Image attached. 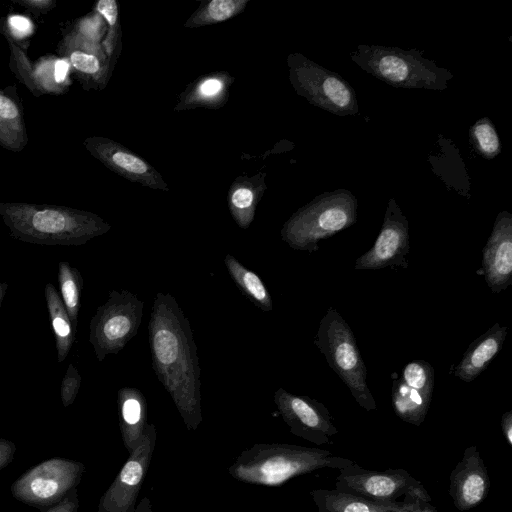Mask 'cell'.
I'll return each mask as SVG.
<instances>
[{
    "label": "cell",
    "instance_id": "obj_1",
    "mask_svg": "<svg viewBox=\"0 0 512 512\" xmlns=\"http://www.w3.org/2000/svg\"><path fill=\"white\" fill-rule=\"evenodd\" d=\"M148 334L153 370L194 431L203 420L197 346L189 319L170 293L156 294Z\"/></svg>",
    "mask_w": 512,
    "mask_h": 512
},
{
    "label": "cell",
    "instance_id": "obj_2",
    "mask_svg": "<svg viewBox=\"0 0 512 512\" xmlns=\"http://www.w3.org/2000/svg\"><path fill=\"white\" fill-rule=\"evenodd\" d=\"M0 216L11 237L40 245L79 246L111 229L94 213L62 206L0 203Z\"/></svg>",
    "mask_w": 512,
    "mask_h": 512
},
{
    "label": "cell",
    "instance_id": "obj_3",
    "mask_svg": "<svg viewBox=\"0 0 512 512\" xmlns=\"http://www.w3.org/2000/svg\"><path fill=\"white\" fill-rule=\"evenodd\" d=\"M353 460L330 451L290 444H255L243 450L228 473L236 480L280 486L288 480L323 468L342 469Z\"/></svg>",
    "mask_w": 512,
    "mask_h": 512
},
{
    "label": "cell",
    "instance_id": "obj_4",
    "mask_svg": "<svg viewBox=\"0 0 512 512\" xmlns=\"http://www.w3.org/2000/svg\"><path fill=\"white\" fill-rule=\"evenodd\" d=\"M350 58L368 74L397 88L442 91L454 77L416 49L360 44Z\"/></svg>",
    "mask_w": 512,
    "mask_h": 512
},
{
    "label": "cell",
    "instance_id": "obj_5",
    "mask_svg": "<svg viewBox=\"0 0 512 512\" xmlns=\"http://www.w3.org/2000/svg\"><path fill=\"white\" fill-rule=\"evenodd\" d=\"M357 208L356 197L347 189L324 192L292 214L281 238L295 250L315 252L320 240L355 224Z\"/></svg>",
    "mask_w": 512,
    "mask_h": 512
},
{
    "label": "cell",
    "instance_id": "obj_6",
    "mask_svg": "<svg viewBox=\"0 0 512 512\" xmlns=\"http://www.w3.org/2000/svg\"><path fill=\"white\" fill-rule=\"evenodd\" d=\"M314 344L356 402L367 411L376 410V401L367 383V368L353 331L333 307L328 308L320 320Z\"/></svg>",
    "mask_w": 512,
    "mask_h": 512
},
{
    "label": "cell",
    "instance_id": "obj_7",
    "mask_svg": "<svg viewBox=\"0 0 512 512\" xmlns=\"http://www.w3.org/2000/svg\"><path fill=\"white\" fill-rule=\"evenodd\" d=\"M338 472L336 490L359 496L388 511L395 512L422 502L431 503L422 483L404 469L372 471L354 462Z\"/></svg>",
    "mask_w": 512,
    "mask_h": 512
},
{
    "label": "cell",
    "instance_id": "obj_8",
    "mask_svg": "<svg viewBox=\"0 0 512 512\" xmlns=\"http://www.w3.org/2000/svg\"><path fill=\"white\" fill-rule=\"evenodd\" d=\"M289 80L299 96L310 104L338 116L357 115L354 88L338 73L324 68L301 53L287 58Z\"/></svg>",
    "mask_w": 512,
    "mask_h": 512
},
{
    "label": "cell",
    "instance_id": "obj_9",
    "mask_svg": "<svg viewBox=\"0 0 512 512\" xmlns=\"http://www.w3.org/2000/svg\"><path fill=\"white\" fill-rule=\"evenodd\" d=\"M143 308L144 302L130 291L109 292L107 301L97 308L89 325V341L98 361L117 354L137 334Z\"/></svg>",
    "mask_w": 512,
    "mask_h": 512
},
{
    "label": "cell",
    "instance_id": "obj_10",
    "mask_svg": "<svg viewBox=\"0 0 512 512\" xmlns=\"http://www.w3.org/2000/svg\"><path fill=\"white\" fill-rule=\"evenodd\" d=\"M85 466L81 462L51 458L22 474L11 486L19 501L37 508L61 502L80 483Z\"/></svg>",
    "mask_w": 512,
    "mask_h": 512
},
{
    "label": "cell",
    "instance_id": "obj_11",
    "mask_svg": "<svg viewBox=\"0 0 512 512\" xmlns=\"http://www.w3.org/2000/svg\"><path fill=\"white\" fill-rule=\"evenodd\" d=\"M156 438L155 426L148 424L141 443L101 497L99 512H135L136 499L150 466Z\"/></svg>",
    "mask_w": 512,
    "mask_h": 512
},
{
    "label": "cell",
    "instance_id": "obj_12",
    "mask_svg": "<svg viewBox=\"0 0 512 512\" xmlns=\"http://www.w3.org/2000/svg\"><path fill=\"white\" fill-rule=\"evenodd\" d=\"M274 402L295 436L320 446L330 443L338 433L328 409L315 399L278 388L274 393Z\"/></svg>",
    "mask_w": 512,
    "mask_h": 512
},
{
    "label": "cell",
    "instance_id": "obj_13",
    "mask_svg": "<svg viewBox=\"0 0 512 512\" xmlns=\"http://www.w3.org/2000/svg\"><path fill=\"white\" fill-rule=\"evenodd\" d=\"M409 223L395 198H390L384 214V221L374 245L357 258V270H376L385 267H408Z\"/></svg>",
    "mask_w": 512,
    "mask_h": 512
},
{
    "label": "cell",
    "instance_id": "obj_14",
    "mask_svg": "<svg viewBox=\"0 0 512 512\" xmlns=\"http://www.w3.org/2000/svg\"><path fill=\"white\" fill-rule=\"evenodd\" d=\"M84 144L94 157L131 182L152 189L169 190L155 168L119 143L103 137H90Z\"/></svg>",
    "mask_w": 512,
    "mask_h": 512
},
{
    "label": "cell",
    "instance_id": "obj_15",
    "mask_svg": "<svg viewBox=\"0 0 512 512\" xmlns=\"http://www.w3.org/2000/svg\"><path fill=\"white\" fill-rule=\"evenodd\" d=\"M449 480L448 492L459 511H468L485 500L490 489V478L476 446L464 450Z\"/></svg>",
    "mask_w": 512,
    "mask_h": 512
},
{
    "label": "cell",
    "instance_id": "obj_16",
    "mask_svg": "<svg viewBox=\"0 0 512 512\" xmlns=\"http://www.w3.org/2000/svg\"><path fill=\"white\" fill-rule=\"evenodd\" d=\"M485 281L493 293L512 284V214L501 211L482 251Z\"/></svg>",
    "mask_w": 512,
    "mask_h": 512
},
{
    "label": "cell",
    "instance_id": "obj_17",
    "mask_svg": "<svg viewBox=\"0 0 512 512\" xmlns=\"http://www.w3.org/2000/svg\"><path fill=\"white\" fill-rule=\"evenodd\" d=\"M507 327L495 323L473 341L454 370V375L464 382H472L490 364L505 342Z\"/></svg>",
    "mask_w": 512,
    "mask_h": 512
},
{
    "label": "cell",
    "instance_id": "obj_18",
    "mask_svg": "<svg viewBox=\"0 0 512 512\" xmlns=\"http://www.w3.org/2000/svg\"><path fill=\"white\" fill-rule=\"evenodd\" d=\"M119 426L129 455L141 443L147 423L148 406L143 393L134 387H123L117 393Z\"/></svg>",
    "mask_w": 512,
    "mask_h": 512
},
{
    "label": "cell",
    "instance_id": "obj_19",
    "mask_svg": "<svg viewBox=\"0 0 512 512\" xmlns=\"http://www.w3.org/2000/svg\"><path fill=\"white\" fill-rule=\"evenodd\" d=\"M266 185L264 174L253 177L240 176L231 185L228 192V206L236 224L246 229L252 223L255 210Z\"/></svg>",
    "mask_w": 512,
    "mask_h": 512
},
{
    "label": "cell",
    "instance_id": "obj_20",
    "mask_svg": "<svg viewBox=\"0 0 512 512\" xmlns=\"http://www.w3.org/2000/svg\"><path fill=\"white\" fill-rule=\"evenodd\" d=\"M232 82L233 78L224 72L204 76L182 93L175 110L220 107L227 100L228 89Z\"/></svg>",
    "mask_w": 512,
    "mask_h": 512
},
{
    "label": "cell",
    "instance_id": "obj_21",
    "mask_svg": "<svg viewBox=\"0 0 512 512\" xmlns=\"http://www.w3.org/2000/svg\"><path fill=\"white\" fill-rule=\"evenodd\" d=\"M44 294L55 337L57 361L61 363L74 344L76 327L72 324L66 307L52 283L45 285Z\"/></svg>",
    "mask_w": 512,
    "mask_h": 512
},
{
    "label": "cell",
    "instance_id": "obj_22",
    "mask_svg": "<svg viewBox=\"0 0 512 512\" xmlns=\"http://www.w3.org/2000/svg\"><path fill=\"white\" fill-rule=\"evenodd\" d=\"M75 49L70 52L72 66L80 73L89 76L100 86H105L109 72V58L101 45L81 36L74 41Z\"/></svg>",
    "mask_w": 512,
    "mask_h": 512
},
{
    "label": "cell",
    "instance_id": "obj_23",
    "mask_svg": "<svg viewBox=\"0 0 512 512\" xmlns=\"http://www.w3.org/2000/svg\"><path fill=\"white\" fill-rule=\"evenodd\" d=\"M432 395L408 386L401 378L394 380L392 405L403 421L419 426L428 412Z\"/></svg>",
    "mask_w": 512,
    "mask_h": 512
},
{
    "label": "cell",
    "instance_id": "obj_24",
    "mask_svg": "<svg viewBox=\"0 0 512 512\" xmlns=\"http://www.w3.org/2000/svg\"><path fill=\"white\" fill-rule=\"evenodd\" d=\"M224 263L242 294L262 311H271L272 298L261 278L230 254L225 256Z\"/></svg>",
    "mask_w": 512,
    "mask_h": 512
},
{
    "label": "cell",
    "instance_id": "obj_25",
    "mask_svg": "<svg viewBox=\"0 0 512 512\" xmlns=\"http://www.w3.org/2000/svg\"><path fill=\"white\" fill-rule=\"evenodd\" d=\"M317 512H391L359 496L336 489L311 491Z\"/></svg>",
    "mask_w": 512,
    "mask_h": 512
},
{
    "label": "cell",
    "instance_id": "obj_26",
    "mask_svg": "<svg viewBox=\"0 0 512 512\" xmlns=\"http://www.w3.org/2000/svg\"><path fill=\"white\" fill-rule=\"evenodd\" d=\"M25 143V125L19 106L0 91V145L18 151Z\"/></svg>",
    "mask_w": 512,
    "mask_h": 512
},
{
    "label": "cell",
    "instance_id": "obj_27",
    "mask_svg": "<svg viewBox=\"0 0 512 512\" xmlns=\"http://www.w3.org/2000/svg\"><path fill=\"white\" fill-rule=\"evenodd\" d=\"M248 0L202 1L200 7L186 21L185 27L195 28L226 21L242 12Z\"/></svg>",
    "mask_w": 512,
    "mask_h": 512
},
{
    "label": "cell",
    "instance_id": "obj_28",
    "mask_svg": "<svg viewBox=\"0 0 512 512\" xmlns=\"http://www.w3.org/2000/svg\"><path fill=\"white\" fill-rule=\"evenodd\" d=\"M58 285L61 299L66 307L72 324L76 327L78 314L81 307V294L83 289V278L75 267L67 261L58 264Z\"/></svg>",
    "mask_w": 512,
    "mask_h": 512
},
{
    "label": "cell",
    "instance_id": "obj_29",
    "mask_svg": "<svg viewBox=\"0 0 512 512\" xmlns=\"http://www.w3.org/2000/svg\"><path fill=\"white\" fill-rule=\"evenodd\" d=\"M469 137L476 152L487 160L495 158L501 152L500 138L488 117L480 118L470 127Z\"/></svg>",
    "mask_w": 512,
    "mask_h": 512
},
{
    "label": "cell",
    "instance_id": "obj_30",
    "mask_svg": "<svg viewBox=\"0 0 512 512\" xmlns=\"http://www.w3.org/2000/svg\"><path fill=\"white\" fill-rule=\"evenodd\" d=\"M400 378L410 387L431 394L434 389V369L424 360L409 362L402 371Z\"/></svg>",
    "mask_w": 512,
    "mask_h": 512
},
{
    "label": "cell",
    "instance_id": "obj_31",
    "mask_svg": "<svg viewBox=\"0 0 512 512\" xmlns=\"http://www.w3.org/2000/svg\"><path fill=\"white\" fill-rule=\"evenodd\" d=\"M96 11L108 24V34L102 48L110 59L116 51V44L120 34L118 5L115 0H99L96 4Z\"/></svg>",
    "mask_w": 512,
    "mask_h": 512
},
{
    "label": "cell",
    "instance_id": "obj_32",
    "mask_svg": "<svg viewBox=\"0 0 512 512\" xmlns=\"http://www.w3.org/2000/svg\"><path fill=\"white\" fill-rule=\"evenodd\" d=\"M81 381L82 378L77 368L73 364H69L60 387V395L64 407H68L74 402L80 390Z\"/></svg>",
    "mask_w": 512,
    "mask_h": 512
},
{
    "label": "cell",
    "instance_id": "obj_33",
    "mask_svg": "<svg viewBox=\"0 0 512 512\" xmlns=\"http://www.w3.org/2000/svg\"><path fill=\"white\" fill-rule=\"evenodd\" d=\"M105 31L104 19L98 14L86 17L79 25V33L84 38L99 43Z\"/></svg>",
    "mask_w": 512,
    "mask_h": 512
},
{
    "label": "cell",
    "instance_id": "obj_34",
    "mask_svg": "<svg viewBox=\"0 0 512 512\" xmlns=\"http://www.w3.org/2000/svg\"><path fill=\"white\" fill-rule=\"evenodd\" d=\"M8 25L11 33L18 39H22L30 35L33 29L31 21L27 17L21 15L10 16L8 19Z\"/></svg>",
    "mask_w": 512,
    "mask_h": 512
},
{
    "label": "cell",
    "instance_id": "obj_35",
    "mask_svg": "<svg viewBox=\"0 0 512 512\" xmlns=\"http://www.w3.org/2000/svg\"><path fill=\"white\" fill-rule=\"evenodd\" d=\"M79 500L76 489L71 491L61 502L43 512H78Z\"/></svg>",
    "mask_w": 512,
    "mask_h": 512
},
{
    "label": "cell",
    "instance_id": "obj_36",
    "mask_svg": "<svg viewBox=\"0 0 512 512\" xmlns=\"http://www.w3.org/2000/svg\"><path fill=\"white\" fill-rule=\"evenodd\" d=\"M15 451L16 446L12 441L0 438V470L11 463Z\"/></svg>",
    "mask_w": 512,
    "mask_h": 512
},
{
    "label": "cell",
    "instance_id": "obj_37",
    "mask_svg": "<svg viewBox=\"0 0 512 512\" xmlns=\"http://www.w3.org/2000/svg\"><path fill=\"white\" fill-rule=\"evenodd\" d=\"M69 72V63L65 59H58L54 63V81L63 83Z\"/></svg>",
    "mask_w": 512,
    "mask_h": 512
},
{
    "label": "cell",
    "instance_id": "obj_38",
    "mask_svg": "<svg viewBox=\"0 0 512 512\" xmlns=\"http://www.w3.org/2000/svg\"><path fill=\"white\" fill-rule=\"evenodd\" d=\"M501 428L507 444L512 446V410H509L502 415Z\"/></svg>",
    "mask_w": 512,
    "mask_h": 512
},
{
    "label": "cell",
    "instance_id": "obj_39",
    "mask_svg": "<svg viewBox=\"0 0 512 512\" xmlns=\"http://www.w3.org/2000/svg\"><path fill=\"white\" fill-rule=\"evenodd\" d=\"M395 512H439L430 503L422 502Z\"/></svg>",
    "mask_w": 512,
    "mask_h": 512
},
{
    "label": "cell",
    "instance_id": "obj_40",
    "mask_svg": "<svg viewBox=\"0 0 512 512\" xmlns=\"http://www.w3.org/2000/svg\"><path fill=\"white\" fill-rule=\"evenodd\" d=\"M22 3L23 4L25 3L29 7H33V8H37V9H40V8L48 9L49 5L51 4V1H46V0H41V1H22Z\"/></svg>",
    "mask_w": 512,
    "mask_h": 512
},
{
    "label": "cell",
    "instance_id": "obj_41",
    "mask_svg": "<svg viewBox=\"0 0 512 512\" xmlns=\"http://www.w3.org/2000/svg\"><path fill=\"white\" fill-rule=\"evenodd\" d=\"M135 512H152L151 503L148 497H144Z\"/></svg>",
    "mask_w": 512,
    "mask_h": 512
},
{
    "label": "cell",
    "instance_id": "obj_42",
    "mask_svg": "<svg viewBox=\"0 0 512 512\" xmlns=\"http://www.w3.org/2000/svg\"><path fill=\"white\" fill-rule=\"evenodd\" d=\"M7 289H8V283L7 282H1L0 283V309H1L4 297H5V294L7 292Z\"/></svg>",
    "mask_w": 512,
    "mask_h": 512
}]
</instances>
